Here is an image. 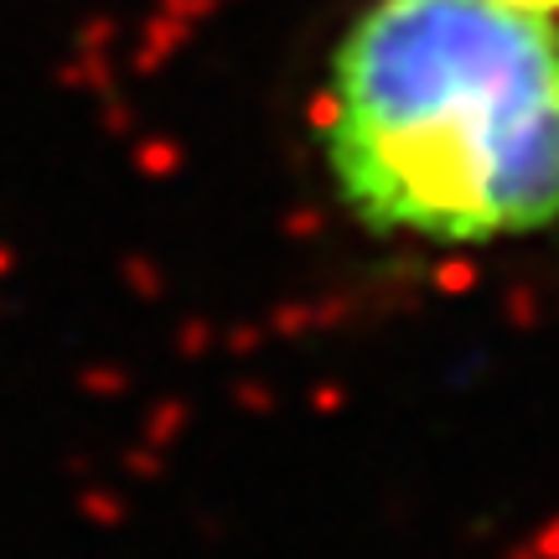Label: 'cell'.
<instances>
[{
  "label": "cell",
  "mask_w": 559,
  "mask_h": 559,
  "mask_svg": "<svg viewBox=\"0 0 559 559\" xmlns=\"http://www.w3.org/2000/svg\"><path fill=\"white\" fill-rule=\"evenodd\" d=\"M321 160L368 234L481 249L555 228L559 21L368 0L321 79Z\"/></svg>",
  "instance_id": "cell-1"
},
{
  "label": "cell",
  "mask_w": 559,
  "mask_h": 559,
  "mask_svg": "<svg viewBox=\"0 0 559 559\" xmlns=\"http://www.w3.org/2000/svg\"><path fill=\"white\" fill-rule=\"evenodd\" d=\"M508 5H519V11H534V16L559 21V0H508Z\"/></svg>",
  "instance_id": "cell-2"
}]
</instances>
